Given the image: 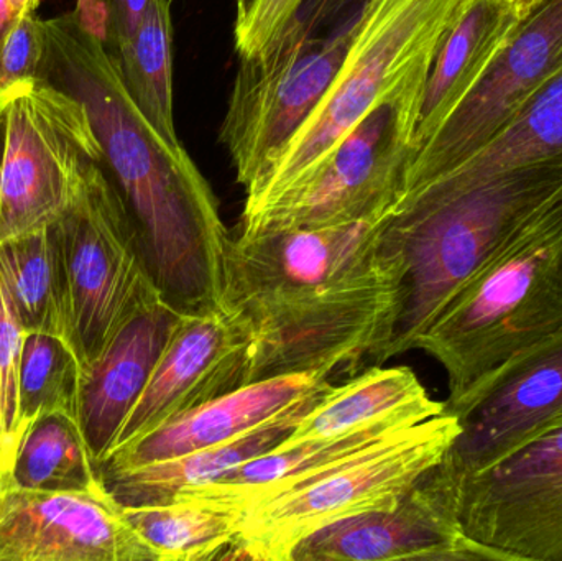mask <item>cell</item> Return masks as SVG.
I'll use <instances>...</instances> for the list:
<instances>
[{
    "instance_id": "30",
    "label": "cell",
    "mask_w": 562,
    "mask_h": 561,
    "mask_svg": "<svg viewBox=\"0 0 562 561\" xmlns=\"http://www.w3.org/2000/svg\"><path fill=\"white\" fill-rule=\"evenodd\" d=\"M45 56V20L35 13L19 16L0 48V109L15 86L43 79Z\"/></svg>"
},
{
    "instance_id": "8",
    "label": "cell",
    "mask_w": 562,
    "mask_h": 561,
    "mask_svg": "<svg viewBox=\"0 0 562 561\" xmlns=\"http://www.w3.org/2000/svg\"><path fill=\"white\" fill-rule=\"evenodd\" d=\"M423 96L379 105L300 183L244 211L239 233L323 229L389 213L415 150Z\"/></svg>"
},
{
    "instance_id": "14",
    "label": "cell",
    "mask_w": 562,
    "mask_h": 561,
    "mask_svg": "<svg viewBox=\"0 0 562 561\" xmlns=\"http://www.w3.org/2000/svg\"><path fill=\"white\" fill-rule=\"evenodd\" d=\"M0 561H157L108 487L22 490L0 476Z\"/></svg>"
},
{
    "instance_id": "6",
    "label": "cell",
    "mask_w": 562,
    "mask_h": 561,
    "mask_svg": "<svg viewBox=\"0 0 562 561\" xmlns=\"http://www.w3.org/2000/svg\"><path fill=\"white\" fill-rule=\"evenodd\" d=\"M459 431L458 418L445 412L307 486L247 510L227 560L290 561L304 539L330 524L395 509L441 463Z\"/></svg>"
},
{
    "instance_id": "21",
    "label": "cell",
    "mask_w": 562,
    "mask_h": 561,
    "mask_svg": "<svg viewBox=\"0 0 562 561\" xmlns=\"http://www.w3.org/2000/svg\"><path fill=\"white\" fill-rule=\"evenodd\" d=\"M521 16L518 0L465 2L429 71L413 155L441 131L456 109L487 75Z\"/></svg>"
},
{
    "instance_id": "34",
    "label": "cell",
    "mask_w": 562,
    "mask_h": 561,
    "mask_svg": "<svg viewBox=\"0 0 562 561\" xmlns=\"http://www.w3.org/2000/svg\"><path fill=\"white\" fill-rule=\"evenodd\" d=\"M19 16L12 0H0V48H2L7 35H9L10 30L15 25Z\"/></svg>"
},
{
    "instance_id": "36",
    "label": "cell",
    "mask_w": 562,
    "mask_h": 561,
    "mask_svg": "<svg viewBox=\"0 0 562 561\" xmlns=\"http://www.w3.org/2000/svg\"><path fill=\"white\" fill-rule=\"evenodd\" d=\"M40 2L42 0H12L13 7H15L20 16L26 15V13H35Z\"/></svg>"
},
{
    "instance_id": "24",
    "label": "cell",
    "mask_w": 562,
    "mask_h": 561,
    "mask_svg": "<svg viewBox=\"0 0 562 561\" xmlns=\"http://www.w3.org/2000/svg\"><path fill=\"white\" fill-rule=\"evenodd\" d=\"M0 276L25 333L71 343L68 280L56 224L0 243Z\"/></svg>"
},
{
    "instance_id": "16",
    "label": "cell",
    "mask_w": 562,
    "mask_h": 561,
    "mask_svg": "<svg viewBox=\"0 0 562 561\" xmlns=\"http://www.w3.org/2000/svg\"><path fill=\"white\" fill-rule=\"evenodd\" d=\"M510 561L465 536L454 496L432 468L392 510L330 524L304 539L290 561Z\"/></svg>"
},
{
    "instance_id": "10",
    "label": "cell",
    "mask_w": 562,
    "mask_h": 561,
    "mask_svg": "<svg viewBox=\"0 0 562 561\" xmlns=\"http://www.w3.org/2000/svg\"><path fill=\"white\" fill-rule=\"evenodd\" d=\"M3 104L0 243L59 223L102 161L85 105L46 79L15 86Z\"/></svg>"
},
{
    "instance_id": "29",
    "label": "cell",
    "mask_w": 562,
    "mask_h": 561,
    "mask_svg": "<svg viewBox=\"0 0 562 561\" xmlns=\"http://www.w3.org/2000/svg\"><path fill=\"white\" fill-rule=\"evenodd\" d=\"M25 329L0 276V473L19 448V378Z\"/></svg>"
},
{
    "instance_id": "26",
    "label": "cell",
    "mask_w": 562,
    "mask_h": 561,
    "mask_svg": "<svg viewBox=\"0 0 562 561\" xmlns=\"http://www.w3.org/2000/svg\"><path fill=\"white\" fill-rule=\"evenodd\" d=\"M112 55L132 101L148 124L171 147L183 148L175 127L170 0H150L137 32Z\"/></svg>"
},
{
    "instance_id": "32",
    "label": "cell",
    "mask_w": 562,
    "mask_h": 561,
    "mask_svg": "<svg viewBox=\"0 0 562 561\" xmlns=\"http://www.w3.org/2000/svg\"><path fill=\"white\" fill-rule=\"evenodd\" d=\"M303 0H259L250 15L234 30L240 58L269 48L284 26L296 15Z\"/></svg>"
},
{
    "instance_id": "35",
    "label": "cell",
    "mask_w": 562,
    "mask_h": 561,
    "mask_svg": "<svg viewBox=\"0 0 562 561\" xmlns=\"http://www.w3.org/2000/svg\"><path fill=\"white\" fill-rule=\"evenodd\" d=\"M257 2H259V0H236V25L237 23H243L244 20L250 15Z\"/></svg>"
},
{
    "instance_id": "11",
    "label": "cell",
    "mask_w": 562,
    "mask_h": 561,
    "mask_svg": "<svg viewBox=\"0 0 562 561\" xmlns=\"http://www.w3.org/2000/svg\"><path fill=\"white\" fill-rule=\"evenodd\" d=\"M449 490L465 536L510 561H562V422Z\"/></svg>"
},
{
    "instance_id": "19",
    "label": "cell",
    "mask_w": 562,
    "mask_h": 561,
    "mask_svg": "<svg viewBox=\"0 0 562 561\" xmlns=\"http://www.w3.org/2000/svg\"><path fill=\"white\" fill-rule=\"evenodd\" d=\"M423 422L412 415H402L339 437L284 440L276 450L243 464L214 483L184 491L175 501H214L246 514L260 504L307 486L347 461L398 440Z\"/></svg>"
},
{
    "instance_id": "38",
    "label": "cell",
    "mask_w": 562,
    "mask_h": 561,
    "mask_svg": "<svg viewBox=\"0 0 562 561\" xmlns=\"http://www.w3.org/2000/svg\"><path fill=\"white\" fill-rule=\"evenodd\" d=\"M540 2L541 0H518V3H520L521 15L530 12V10Z\"/></svg>"
},
{
    "instance_id": "13",
    "label": "cell",
    "mask_w": 562,
    "mask_h": 561,
    "mask_svg": "<svg viewBox=\"0 0 562 561\" xmlns=\"http://www.w3.org/2000/svg\"><path fill=\"white\" fill-rule=\"evenodd\" d=\"M561 71L562 0H541L521 16L487 75L441 131L413 155L403 190L432 180L474 157L538 88Z\"/></svg>"
},
{
    "instance_id": "12",
    "label": "cell",
    "mask_w": 562,
    "mask_h": 561,
    "mask_svg": "<svg viewBox=\"0 0 562 561\" xmlns=\"http://www.w3.org/2000/svg\"><path fill=\"white\" fill-rule=\"evenodd\" d=\"M446 412L461 431L435 471L451 487L562 422V329L505 362Z\"/></svg>"
},
{
    "instance_id": "1",
    "label": "cell",
    "mask_w": 562,
    "mask_h": 561,
    "mask_svg": "<svg viewBox=\"0 0 562 561\" xmlns=\"http://www.w3.org/2000/svg\"><path fill=\"white\" fill-rule=\"evenodd\" d=\"M389 213L231 237L224 308L252 332L250 382L303 372L353 378L363 364H382L402 302L398 270L380 247Z\"/></svg>"
},
{
    "instance_id": "28",
    "label": "cell",
    "mask_w": 562,
    "mask_h": 561,
    "mask_svg": "<svg viewBox=\"0 0 562 561\" xmlns=\"http://www.w3.org/2000/svg\"><path fill=\"white\" fill-rule=\"evenodd\" d=\"M82 369L71 343L45 333H25L19 378V445L43 415L79 422Z\"/></svg>"
},
{
    "instance_id": "15",
    "label": "cell",
    "mask_w": 562,
    "mask_h": 561,
    "mask_svg": "<svg viewBox=\"0 0 562 561\" xmlns=\"http://www.w3.org/2000/svg\"><path fill=\"white\" fill-rule=\"evenodd\" d=\"M252 355V332L234 310L181 316L111 453L187 412L250 384Z\"/></svg>"
},
{
    "instance_id": "3",
    "label": "cell",
    "mask_w": 562,
    "mask_h": 561,
    "mask_svg": "<svg viewBox=\"0 0 562 561\" xmlns=\"http://www.w3.org/2000/svg\"><path fill=\"white\" fill-rule=\"evenodd\" d=\"M561 198L560 165L504 171L465 190L436 183L403 190L380 231V247L402 279L383 362L413 351L456 293Z\"/></svg>"
},
{
    "instance_id": "4",
    "label": "cell",
    "mask_w": 562,
    "mask_h": 561,
    "mask_svg": "<svg viewBox=\"0 0 562 561\" xmlns=\"http://www.w3.org/2000/svg\"><path fill=\"white\" fill-rule=\"evenodd\" d=\"M468 0H363L336 78L276 160L246 191L244 211L316 170L379 105L425 91L429 71Z\"/></svg>"
},
{
    "instance_id": "33",
    "label": "cell",
    "mask_w": 562,
    "mask_h": 561,
    "mask_svg": "<svg viewBox=\"0 0 562 561\" xmlns=\"http://www.w3.org/2000/svg\"><path fill=\"white\" fill-rule=\"evenodd\" d=\"M363 0H303L296 16L313 33L336 29L359 10Z\"/></svg>"
},
{
    "instance_id": "31",
    "label": "cell",
    "mask_w": 562,
    "mask_h": 561,
    "mask_svg": "<svg viewBox=\"0 0 562 561\" xmlns=\"http://www.w3.org/2000/svg\"><path fill=\"white\" fill-rule=\"evenodd\" d=\"M150 0H76L78 22L111 53L132 38Z\"/></svg>"
},
{
    "instance_id": "20",
    "label": "cell",
    "mask_w": 562,
    "mask_h": 561,
    "mask_svg": "<svg viewBox=\"0 0 562 561\" xmlns=\"http://www.w3.org/2000/svg\"><path fill=\"white\" fill-rule=\"evenodd\" d=\"M336 388L337 384H333L321 389L316 394L291 405L279 417L236 440L145 467L102 473V483L119 506H164L173 503L184 491L214 483L243 464L279 448L296 430L301 420Z\"/></svg>"
},
{
    "instance_id": "5",
    "label": "cell",
    "mask_w": 562,
    "mask_h": 561,
    "mask_svg": "<svg viewBox=\"0 0 562 561\" xmlns=\"http://www.w3.org/2000/svg\"><path fill=\"white\" fill-rule=\"evenodd\" d=\"M562 329V198L518 233L432 319L415 349L448 374L446 407Z\"/></svg>"
},
{
    "instance_id": "18",
    "label": "cell",
    "mask_w": 562,
    "mask_h": 561,
    "mask_svg": "<svg viewBox=\"0 0 562 561\" xmlns=\"http://www.w3.org/2000/svg\"><path fill=\"white\" fill-rule=\"evenodd\" d=\"M164 300L132 316L82 375L79 425L92 460L109 457L181 322Z\"/></svg>"
},
{
    "instance_id": "23",
    "label": "cell",
    "mask_w": 562,
    "mask_h": 561,
    "mask_svg": "<svg viewBox=\"0 0 562 561\" xmlns=\"http://www.w3.org/2000/svg\"><path fill=\"white\" fill-rule=\"evenodd\" d=\"M533 165L562 167V71L538 88L474 157L425 183L465 190Z\"/></svg>"
},
{
    "instance_id": "7",
    "label": "cell",
    "mask_w": 562,
    "mask_h": 561,
    "mask_svg": "<svg viewBox=\"0 0 562 561\" xmlns=\"http://www.w3.org/2000/svg\"><path fill=\"white\" fill-rule=\"evenodd\" d=\"M56 226L72 348L86 371L132 316L160 302V290L127 206L101 164L89 168L78 198Z\"/></svg>"
},
{
    "instance_id": "37",
    "label": "cell",
    "mask_w": 562,
    "mask_h": 561,
    "mask_svg": "<svg viewBox=\"0 0 562 561\" xmlns=\"http://www.w3.org/2000/svg\"><path fill=\"white\" fill-rule=\"evenodd\" d=\"M5 109V104H3ZM3 109H0V190H2V165H3Z\"/></svg>"
},
{
    "instance_id": "27",
    "label": "cell",
    "mask_w": 562,
    "mask_h": 561,
    "mask_svg": "<svg viewBox=\"0 0 562 561\" xmlns=\"http://www.w3.org/2000/svg\"><path fill=\"white\" fill-rule=\"evenodd\" d=\"M10 483L30 491L101 490V473L76 418L65 414L40 417L20 441L5 473Z\"/></svg>"
},
{
    "instance_id": "22",
    "label": "cell",
    "mask_w": 562,
    "mask_h": 561,
    "mask_svg": "<svg viewBox=\"0 0 562 561\" xmlns=\"http://www.w3.org/2000/svg\"><path fill=\"white\" fill-rule=\"evenodd\" d=\"M445 412V402L435 401L428 394L413 369L370 366L344 384H337L286 441L339 437L402 415L428 420Z\"/></svg>"
},
{
    "instance_id": "25",
    "label": "cell",
    "mask_w": 562,
    "mask_h": 561,
    "mask_svg": "<svg viewBox=\"0 0 562 561\" xmlns=\"http://www.w3.org/2000/svg\"><path fill=\"white\" fill-rule=\"evenodd\" d=\"M121 510L157 561L227 560L246 517L236 507L204 500Z\"/></svg>"
},
{
    "instance_id": "17",
    "label": "cell",
    "mask_w": 562,
    "mask_h": 561,
    "mask_svg": "<svg viewBox=\"0 0 562 561\" xmlns=\"http://www.w3.org/2000/svg\"><path fill=\"white\" fill-rule=\"evenodd\" d=\"M333 384L330 378L319 372L250 382L167 422L140 440L109 455L99 464V473L145 467L236 440L279 417L296 402Z\"/></svg>"
},
{
    "instance_id": "2",
    "label": "cell",
    "mask_w": 562,
    "mask_h": 561,
    "mask_svg": "<svg viewBox=\"0 0 562 561\" xmlns=\"http://www.w3.org/2000/svg\"><path fill=\"white\" fill-rule=\"evenodd\" d=\"M43 79L85 105L102 168L121 193L161 300L184 316L224 308L231 234L213 188L183 148L138 111L115 56L69 12L45 20Z\"/></svg>"
},
{
    "instance_id": "9",
    "label": "cell",
    "mask_w": 562,
    "mask_h": 561,
    "mask_svg": "<svg viewBox=\"0 0 562 561\" xmlns=\"http://www.w3.org/2000/svg\"><path fill=\"white\" fill-rule=\"evenodd\" d=\"M356 19L357 12L321 35L294 15L269 48L240 58L220 142L244 190L259 181L326 94L349 49Z\"/></svg>"
}]
</instances>
